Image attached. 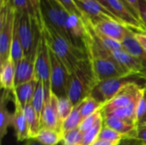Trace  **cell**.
Segmentation results:
<instances>
[{
  "label": "cell",
  "instance_id": "6da1fadb",
  "mask_svg": "<svg viewBox=\"0 0 146 145\" xmlns=\"http://www.w3.org/2000/svg\"><path fill=\"white\" fill-rule=\"evenodd\" d=\"M40 3L44 23L54 28L74 46L86 50V29L82 18L69 14L57 0H40Z\"/></svg>",
  "mask_w": 146,
  "mask_h": 145
},
{
  "label": "cell",
  "instance_id": "7a4b0ae2",
  "mask_svg": "<svg viewBox=\"0 0 146 145\" xmlns=\"http://www.w3.org/2000/svg\"><path fill=\"white\" fill-rule=\"evenodd\" d=\"M144 96V85L137 82L129 83L108 103L103 105V117L116 115L138 126V115Z\"/></svg>",
  "mask_w": 146,
  "mask_h": 145
},
{
  "label": "cell",
  "instance_id": "3957f363",
  "mask_svg": "<svg viewBox=\"0 0 146 145\" xmlns=\"http://www.w3.org/2000/svg\"><path fill=\"white\" fill-rule=\"evenodd\" d=\"M41 32L47 41L49 48L63 63L69 73L74 71L80 61L87 58L86 50L74 46L50 26L44 23Z\"/></svg>",
  "mask_w": 146,
  "mask_h": 145
},
{
  "label": "cell",
  "instance_id": "277c9868",
  "mask_svg": "<svg viewBox=\"0 0 146 145\" xmlns=\"http://www.w3.org/2000/svg\"><path fill=\"white\" fill-rule=\"evenodd\" d=\"M96 83V77L88 57L83 59L69 73L68 97L74 105L78 104L90 95Z\"/></svg>",
  "mask_w": 146,
  "mask_h": 145
},
{
  "label": "cell",
  "instance_id": "5b68a950",
  "mask_svg": "<svg viewBox=\"0 0 146 145\" xmlns=\"http://www.w3.org/2000/svg\"><path fill=\"white\" fill-rule=\"evenodd\" d=\"M15 11L9 0L0 1V64L10 57Z\"/></svg>",
  "mask_w": 146,
  "mask_h": 145
},
{
  "label": "cell",
  "instance_id": "8992f818",
  "mask_svg": "<svg viewBox=\"0 0 146 145\" xmlns=\"http://www.w3.org/2000/svg\"><path fill=\"white\" fill-rule=\"evenodd\" d=\"M15 23L23 46L24 56H27L37 50L41 37V29L34 17L28 12L15 14Z\"/></svg>",
  "mask_w": 146,
  "mask_h": 145
},
{
  "label": "cell",
  "instance_id": "52a82bcc",
  "mask_svg": "<svg viewBox=\"0 0 146 145\" xmlns=\"http://www.w3.org/2000/svg\"><path fill=\"white\" fill-rule=\"evenodd\" d=\"M146 81L144 78L137 74H129L127 76L112 78L98 81L96 83L89 96L96 99L101 104H105L110 101L122 87L129 83L139 82V81Z\"/></svg>",
  "mask_w": 146,
  "mask_h": 145
},
{
  "label": "cell",
  "instance_id": "ba28073f",
  "mask_svg": "<svg viewBox=\"0 0 146 145\" xmlns=\"http://www.w3.org/2000/svg\"><path fill=\"white\" fill-rule=\"evenodd\" d=\"M50 48L47 41L43 33L39 38L35 58V79L41 81L44 89V97L45 100L49 97L51 92L50 86Z\"/></svg>",
  "mask_w": 146,
  "mask_h": 145
},
{
  "label": "cell",
  "instance_id": "9c48e42d",
  "mask_svg": "<svg viewBox=\"0 0 146 145\" xmlns=\"http://www.w3.org/2000/svg\"><path fill=\"white\" fill-rule=\"evenodd\" d=\"M97 82L131 74L113 57H88Z\"/></svg>",
  "mask_w": 146,
  "mask_h": 145
},
{
  "label": "cell",
  "instance_id": "30bf717a",
  "mask_svg": "<svg viewBox=\"0 0 146 145\" xmlns=\"http://www.w3.org/2000/svg\"><path fill=\"white\" fill-rule=\"evenodd\" d=\"M50 86L51 91L59 98L68 97L69 73L63 63L50 49Z\"/></svg>",
  "mask_w": 146,
  "mask_h": 145
},
{
  "label": "cell",
  "instance_id": "8fae6325",
  "mask_svg": "<svg viewBox=\"0 0 146 145\" xmlns=\"http://www.w3.org/2000/svg\"><path fill=\"white\" fill-rule=\"evenodd\" d=\"M74 2L83 17L86 18L92 24L104 20H113L120 22L113 13L94 0H74Z\"/></svg>",
  "mask_w": 146,
  "mask_h": 145
},
{
  "label": "cell",
  "instance_id": "7c38bea8",
  "mask_svg": "<svg viewBox=\"0 0 146 145\" xmlns=\"http://www.w3.org/2000/svg\"><path fill=\"white\" fill-rule=\"evenodd\" d=\"M40 122L41 128L46 127L53 129L62 135V124L60 120L58 110V97L52 91L44 102V106L40 116Z\"/></svg>",
  "mask_w": 146,
  "mask_h": 145
},
{
  "label": "cell",
  "instance_id": "4fadbf2b",
  "mask_svg": "<svg viewBox=\"0 0 146 145\" xmlns=\"http://www.w3.org/2000/svg\"><path fill=\"white\" fill-rule=\"evenodd\" d=\"M36 51L37 50L27 56H24L15 63V86L35 78Z\"/></svg>",
  "mask_w": 146,
  "mask_h": 145
},
{
  "label": "cell",
  "instance_id": "5bb4252c",
  "mask_svg": "<svg viewBox=\"0 0 146 145\" xmlns=\"http://www.w3.org/2000/svg\"><path fill=\"white\" fill-rule=\"evenodd\" d=\"M92 25L94 27V29L97 30L98 32L120 43L123 41L127 35V31L129 30L121 23L113 20H104Z\"/></svg>",
  "mask_w": 146,
  "mask_h": 145
},
{
  "label": "cell",
  "instance_id": "9a60e30c",
  "mask_svg": "<svg viewBox=\"0 0 146 145\" xmlns=\"http://www.w3.org/2000/svg\"><path fill=\"white\" fill-rule=\"evenodd\" d=\"M15 110L13 113L12 126L15 130L16 139L18 142H22L30 139L28 126L26 121L24 108L19 103L18 100L14 98Z\"/></svg>",
  "mask_w": 146,
  "mask_h": 145
},
{
  "label": "cell",
  "instance_id": "2e32d148",
  "mask_svg": "<svg viewBox=\"0 0 146 145\" xmlns=\"http://www.w3.org/2000/svg\"><path fill=\"white\" fill-rule=\"evenodd\" d=\"M111 54H112L113 57L118 62V63L123 68H125L128 73H130L131 74L139 75L145 79L144 67L139 59H137L136 57H134L133 56L129 54L124 49L114 50L111 52Z\"/></svg>",
  "mask_w": 146,
  "mask_h": 145
},
{
  "label": "cell",
  "instance_id": "e0dca14e",
  "mask_svg": "<svg viewBox=\"0 0 146 145\" xmlns=\"http://www.w3.org/2000/svg\"><path fill=\"white\" fill-rule=\"evenodd\" d=\"M134 33V32L129 29L125 38L121 42V44L126 51L140 61L144 67V77L146 79V51L136 39Z\"/></svg>",
  "mask_w": 146,
  "mask_h": 145
},
{
  "label": "cell",
  "instance_id": "ac0fdd59",
  "mask_svg": "<svg viewBox=\"0 0 146 145\" xmlns=\"http://www.w3.org/2000/svg\"><path fill=\"white\" fill-rule=\"evenodd\" d=\"M104 125L109 126L123 137H132L135 138L137 126L116 116V115H107L104 117Z\"/></svg>",
  "mask_w": 146,
  "mask_h": 145
},
{
  "label": "cell",
  "instance_id": "d6986e66",
  "mask_svg": "<svg viewBox=\"0 0 146 145\" xmlns=\"http://www.w3.org/2000/svg\"><path fill=\"white\" fill-rule=\"evenodd\" d=\"M0 68L1 87L13 93L15 88V64L9 57L3 64H0Z\"/></svg>",
  "mask_w": 146,
  "mask_h": 145
},
{
  "label": "cell",
  "instance_id": "ffe728a7",
  "mask_svg": "<svg viewBox=\"0 0 146 145\" xmlns=\"http://www.w3.org/2000/svg\"><path fill=\"white\" fill-rule=\"evenodd\" d=\"M12 93L10 91H3L0 100V138L3 139L8 132V128L12 126L13 114L8 109V101Z\"/></svg>",
  "mask_w": 146,
  "mask_h": 145
},
{
  "label": "cell",
  "instance_id": "44dd1931",
  "mask_svg": "<svg viewBox=\"0 0 146 145\" xmlns=\"http://www.w3.org/2000/svg\"><path fill=\"white\" fill-rule=\"evenodd\" d=\"M37 79L34 78L28 82L15 86V91L12 93L13 97L18 100L23 108L31 103L37 86Z\"/></svg>",
  "mask_w": 146,
  "mask_h": 145
},
{
  "label": "cell",
  "instance_id": "7402d4cb",
  "mask_svg": "<svg viewBox=\"0 0 146 145\" xmlns=\"http://www.w3.org/2000/svg\"><path fill=\"white\" fill-rule=\"evenodd\" d=\"M24 112L26 116V121L28 126L30 138H35L41 129V122L40 118L37 115L31 103L26 105L24 107Z\"/></svg>",
  "mask_w": 146,
  "mask_h": 145
},
{
  "label": "cell",
  "instance_id": "603a6c76",
  "mask_svg": "<svg viewBox=\"0 0 146 145\" xmlns=\"http://www.w3.org/2000/svg\"><path fill=\"white\" fill-rule=\"evenodd\" d=\"M35 139L43 145H56L62 141V135L56 130L42 127Z\"/></svg>",
  "mask_w": 146,
  "mask_h": 145
},
{
  "label": "cell",
  "instance_id": "cb8c5ba5",
  "mask_svg": "<svg viewBox=\"0 0 146 145\" xmlns=\"http://www.w3.org/2000/svg\"><path fill=\"white\" fill-rule=\"evenodd\" d=\"M103 104H101L99 102H98L91 96H88L86 98H84L80 103V110L83 120L93 115L94 113L101 110Z\"/></svg>",
  "mask_w": 146,
  "mask_h": 145
},
{
  "label": "cell",
  "instance_id": "d4e9b609",
  "mask_svg": "<svg viewBox=\"0 0 146 145\" xmlns=\"http://www.w3.org/2000/svg\"><path fill=\"white\" fill-rule=\"evenodd\" d=\"M23 56H24V50L19 36L16 23L15 22V28H14V33H13V38H12L11 49H10V57L15 64L21 59H22Z\"/></svg>",
  "mask_w": 146,
  "mask_h": 145
},
{
  "label": "cell",
  "instance_id": "484cf974",
  "mask_svg": "<svg viewBox=\"0 0 146 145\" xmlns=\"http://www.w3.org/2000/svg\"><path fill=\"white\" fill-rule=\"evenodd\" d=\"M82 121H83V118H82L81 114H80V103H79L78 104H76L74 106L72 113L69 115V116L62 123V133L64 132H67V131H70L73 129L79 128Z\"/></svg>",
  "mask_w": 146,
  "mask_h": 145
},
{
  "label": "cell",
  "instance_id": "4316f807",
  "mask_svg": "<svg viewBox=\"0 0 146 145\" xmlns=\"http://www.w3.org/2000/svg\"><path fill=\"white\" fill-rule=\"evenodd\" d=\"M37 81H38L37 86L35 89V92H34L33 100L31 102V104L33 107L34 110L36 111L38 117L40 118L41 113H42L44 106L45 97H44V89L43 83L38 80H37Z\"/></svg>",
  "mask_w": 146,
  "mask_h": 145
},
{
  "label": "cell",
  "instance_id": "83f0119b",
  "mask_svg": "<svg viewBox=\"0 0 146 145\" xmlns=\"http://www.w3.org/2000/svg\"><path fill=\"white\" fill-rule=\"evenodd\" d=\"M103 126H104V119L100 121L97 125H95L92 128L83 132V137L80 145H91L92 143H94L98 138Z\"/></svg>",
  "mask_w": 146,
  "mask_h": 145
},
{
  "label": "cell",
  "instance_id": "f1b7e54d",
  "mask_svg": "<svg viewBox=\"0 0 146 145\" xmlns=\"http://www.w3.org/2000/svg\"><path fill=\"white\" fill-rule=\"evenodd\" d=\"M74 106L75 105H74V103L70 101V99L68 97L58 98V110L62 124L72 113Z\"/></svg>",
  "mask_w": 146,
  "mask_h": 145
},
{
  "label": "cell",
  "instance_id": "f546056e",
  "mask_svg": "<svg viewBox=\"0 0 146 145\" xmlns=\"http://www.w3.org/2000/svg\"><path fill=\"white\" fill-rule=\"evenodd\" d=\"M83 132L79 129H73L62 133V141L66 145H80Z\"/></svg>",
  "mask_w": 146,
  "mask_h": 145
},
{
  "label": "cell",
  "instance_id": "4dcf8cb0",
  "mask_svg": "<svg viewBox=\"0 0 146 145\" xmlns=\"http://www.w3.org/2000/svg\"><path fill=\"white\" fill-rule=\"evenodd\" d=\"M104 119L103 115L101 110L94 113L93 115L86 117V119H84L81 122V124L79 126V129L82 132H85L88 130H90L91 128H92L95 125H97L100 121H102Z\"/></svg>",
  "mask_w": 146,
  "mask_h": 145
},
{
  "label": "cell",
  "instance_id": "1f68e13d",
  "mask_svg": "<svg viewBox=\"0 0 146 145\" xmlns=\"http://www.w3.org/2000/svg\"><path fill=\"white\" fill-rule=\"evenodd\" d=\"M123 138L124 137L121 134H120L114 129H112L109 126H106L104 125V126L101 130V132L99 134V137H98V138L108 140V141L114 142L116 144H118Z\"/></svg>",
  "mask_w": 146,
  "mask_h": 145
},
{
  "label": "cell",
  "instance_id": "d6a6232c",
  "mask_svg": "<svg viewBox=\"0 0 146 145\" xmlns=\"http://www.w3.org/2000/svg\"><path fill=\"white\" fill-rule=\"evenodd\" d=\"M11 7L15 9V14H21L24 12L30 13L33 17V10L29 0H9ZM35 19V18H34Z\"/></svg>",
  "mask_w": 146,
  "mask_h": 145
},
{
  "label": "cell",
  "instance_id": "836d02e7",
  "mask_svg": "<svg viewBox=\"0 0 146 145\" xmlns=\"http://www.w3.org/2000/svg\"><path fill=\"white\" fill-rule=\"evenodd\" d=\"M29 2L31 3L33 10L35 21H36V22L38 23V25L39 26V27H40V29L42 31L43 26H44V19H43L42 11H41L40 0H29Z\"/></svg>",
  "mask_w": 146,
  "mask_h": 145
},
{
  "label": "cell",
  "instance_id": "e575fe53",
  "mask_svg": "<svg viewBox=\"0 0 146 145\" xmlns=\"http://www.w3.org/2000/svg\"><path fill=\"white\" fill-rule=\"evenodd\" d=\"M143 125H146V83L144 85V96L140 103L138 115V126Z\"/></svg>",
  "mask_w": 146,
  "mask_h": 145
},
{
  "label": "cell",
  "instance_id": "d590c367",
  "mask_svg": "<svg viewBox=\"0 0 146 145\" xmlns=\"http://www.w3.org/2000/svg\"><path fill=\"white\" fill-rule=\"evenodd\" d=\"M62 5V7L71 15H78L80 17H83L82 14L80 13V11L79 10V9L77 8V6L75 5L74 0H57Z\"/></svg>",
  "mask_w": 146,
  "mask_h": 145
},
{
  "label": "cell",
  "instance_id": "8d00e7d4",
  "mask_svg": "<svg viewBox=\"0 0 146 145\" xmlns=\"http://www.w3.org/2000/svg\"><path fill=\"white\" fill-rule=\"evenodd\" d=\"M127 6L129 7L132 13L136 16V18L141 22L139 16V0H125ZM142 23V22H141Z\"/></svg>",
  "mask_w": 146,
  "mask_h": 145
},
{
  "label": "cell",
  "instance_id": "74e56055",
  "mask_svg": "<svg viewBox=\"0 0 146 145\" xmlns=\"http://www.w3.org/2000/svg\"><path fill=\"white\" fill-rule=\"evenodd\" d=\"M116 145H146L136 138L124 137Z\"/></svg>",
  "mask_w": 146,
  "mask_h": 145
},
{
  "label": "cell",
  "instance_id": "f35d334b",
  "mask_svg": "<svg viewBox=\"0 0 146 145\" xmlns=\"http://www.w3.org/2000/svg\"><path fill=\"white\" fill-rule=\"evenodd\" d=\"M139 7L141 22L146 27V0H139Z\"/></svg>",
  "mask_w": 146,
  "mask_h": 145
},
{
  "label": "cell",
  "instance_id": "ab89813d",
  "mask_svg": "<svg viewBox=\"0 0 146 145\" xmlns=\"http://www.w3.org/2000/svg\"><path fill=\"white\" fill-rule=\"evenodd\" d=\"M136 138L143 142L145 144H146V125L143 126H138L137 130H136Z\"/></svg>",
  "mask_w": 146,
  "mask_h": 145
},
{
  "label": "cell",
  "instance_id": "60d3db41",
  "mask_svg": "<svg viewBox=\"0 0 146 145\" xmlns=\"http://www.w3.org/2000/svg\"><path fill=\"white\" fill-rule=\"evenodd\" d=\"M135 38L143 47V49L146 51V33L143 32H135Z\"/></svg>",
  "mask_w": 146,
  "mask_h": 145
},
{
  "label": "cell",
  "instance_id": "b9f144b4",
  "mask_svg": "<svg viewBox=\"0 0 146 145\" xmlns=\"http://www.w3.org/2000/svg\"><path fill=\"white\" fill-rule=\"evenodd\" d=\"M116 143L114 142H110L108 140H104V139H101V138H98L94 143H92L91 145H116Z\"/></svg>",
  "mask_w": 146,
  "mask_h": 145
},
{
  "label": "cell",
  "instance_id": "7bdbcfd3",
  "mask_svg": "<svg viewBox=\"0 0 146 145\" xmlns=\"http://www.w3.org/2000/svg\"><path fill=\"white\" fill-rule=\"evenodd\" d=\"M24 145H43L42 144H40L37 139L35 138H30L28 140H27L26 144Z\"/></svg>",
  "mask_w": 146,
  "mask_h": 145
},
{
  "label": "cell",
  "instance_id": "ee69618b",
  "mask_svg": "<svg viewBox=\"0 0 146 145\" xmlns=\"http://www.w3.org/2000/svg\"><path fill=\"white\" fill-rule=\"evenodd\" d=\"M94 1H96L97 3H100L102 6H104V8H106L108 10H110V12H111V10H110V7H109V5H108V3H107V2H106V0H94ZM112 13V12H111Z\"/></svg>",
  "mask_w": 146,
  "mask_h": 145
},
{
  "label": "cell",
  "instance_id": "f6af8a7d",
  "mask_svg": "<svg viewBox=\"0 0 146 145\" xmlns=\"http://www.w3.org/2000/svg\"><path fill=\"white\" fill-rule=\"evenodd\" d=\"M121 2H122V3H124L127 8H128V9H129V7L127 6V3H126V1H125V0H121ZM130 11H131V10H130ZM131 12H132V11H131ZM135 17H136V16H135Z\"/></svg>",
  "mask_w": 146,
  "mask_h": 145
},
{
  "label": "cell",
  "instance_id": "bcb514c9",
  "mask_svg": "<svg viewBox=\"0 0 146 145\" xmlns=\"http://www.w3.org/2000/svg\"><path fill=\"white\" fill-rule=\"evenodd\" d=\"M56 145H66V144H64V142H63V141H62H62H61V142H60L59 144H57Z\"/></svg>",
  "mask_w": 146,
  "mask_h": 145
},
{
  "label": "cell",
  "instance_id": "7dc6e473",
  "mask_svg": "<svg viewBox=\"0 0 146 145\" xmlns=\"http://www.w3.org/2000/svg\"><path fill=\"white\" fill-rule=\"evenodd\" d=\"M0 1H2V0H0Z\"/></svg>",
  "mask_w": 146,
  "mask_h": 145
}]
</instances>
